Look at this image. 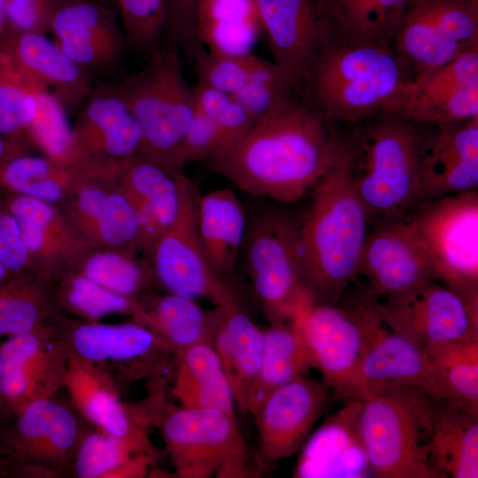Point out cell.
<instances>
[{"label": "cell", "mask_w": 478, "mask_h": 478, "mask_svg": "<svg viewBox=\"0 0 478 478\" xmlns=\"http://www.w3.org/2000/svg\"><path fill=\"white\" fill-rule=\"evenodd\" d=\"M261 27L255 0H203L197 13L196 40L210 51L246 54Z\"/></svg>", "instance_id": "cell-36"}, {"label": "cell", "mask_w": 478, "mask_h": 478, "mask_svg": "<svg viewBox=\"0 0 478 478\" xmlns=\"http://www.w3.org/2000/svg\"><path fill=\"white\" fill-rule=\"evenodd\" d=\"M89 243L93 247L131 253L140 250V227L135 206L117 182L93 225Z\"/></svg>", "instance_id": "cell-45"}, {"label": "cell", "mask_w": 478, "mask_h": 478, "mask_svg": "<svg viewBox=\"0 0 478 478\" xmlns=\"http://www.w3.org/2000/svg\"><path fill=\"white\" fill-rule=\"evenodd\" d=\"M427 355L428 396L478 414V338L445 345Z\"/></svg>", "instance_id": "cell-37"}, {"label": "cell", "mask_w": 478, "mask_h": 478, "mask_svg": "<svg viewBox=\"0 0 478 478\" xmlns=\"http://www.w3.org/2000/svg\"><path fill=\"white\" fill-rule=\"evenodd\" d=\"M95 1H103V0H95Z\"/></svg>", "instance_id": "cell-61"}, {"label": "cell", "mask_w": 478, "mask_h": 478, "mask_svg": "<svg viewBox=\"0 0 478 478\" xmlns=\"http://www.w3.org/2000/svg\"><path fill=\"white\" fill-rule=\"evenodd\" d=\"M197 223L208 261L225 280L236 265L247 231L245 212L235 193L222 188L199 196Z\"/></svg>", "instance_id": "cell-29"}, {"label": "cell", "mask_w": 478, "mask_h": 478, "mask_svg": "<svg viewBox=\"0 0 478 478\" xmlns=\"http://www.w3.org/2000/svg\"><path fill=\"white\" fill-rule=\"evenodd\" d=\"M330 389L305 375L271 391L253 412L258 431L255 451L260 470L297 452L324 412Z\"/></svg>", "instance_id": "cell-15"}, {"label": "cell", "mask_w": 478, "mask_h": 478, "mask_svg": "<svg viewBox=\"0 0 478 478\" xmlns=\"http://www.w3.org/2000/svg\"><path fill=\"white\" fill-rule=\"evenodd\" d=\"M0 262L12 276L39 277L23 241L19 222L1 200Z\"/></svg>", "instance_id": "cell-51"}, {"label": "cell", "mask_w": 478, "mask_h": 478, "mask_svg": "<svg viewBox=\"0 0 478 478\" xmlns=\"http://www.w3.org/2000/svg\"><path fill=\"white\" fill-rule=\"evenodd\" d=\"M171 393L184 407L235 416L232 388L211 343H197L175 354Z\"/></svg>", "instance_id": "cell-30"}, {"label": "cell", "mask_w": 478, "mask_h": 478, "mask_svg": "<svg viewBox=\"0 0 478 478\" xmlns=\"http://www.w3.org/2000/svg\"><path fill=\"white\" fill-rule=\"evenodd\" d=\"M220 315V305L207 310L194 299L167 293L139 299L132 320L150 328L176 354L197 343L212 344Z\"/></svg>", "instance_id": "cell-28"}, {"label": "cell", "mask_w": 478, "mask_h": 478, "mask_svg": "<svg viewBox=\"0 0 478 478\" xmlns=\"http://www.w3.org/2000/svg\"><path fill=\"white\" fill-rule=\"evenodd\" d=\"M53 281H57L52 291L56 304L84 320L100 321L120 314L133 316L139 306V299L114 293L72 268Z\"/></svg>", "instance_id": "cell-42"}, {"label": "cell", "mask_w": 478, "mask_h": 478, "mask_svg": "<svg viewBox=\"0 0 478 478\" xmlns=\"http://www.w3.org/2000/svg\"><path fill=\"white\" fill-rule=\"evenodd\" d=\"M243 248L270 323L294 321L313 302L303 274L298 221L281 212H264L247 228Z\"/></svg>", "instance_id": "cell-8"}, {"label": "cell", "mask_w": 478, "mask_h": 478, "mask_svg": "<svg viewBox=\"0 0 478 478\" xmlns=\"http://www.w3.org/2000/svg\"><path fill=\"white\" fill-rule=\"evenodd\" d=\"M429 465L437 478L478 477V414L436 400Z\"/></svg>", "instance_id": "cell-31"}, {"label": "cell", "mask_w": 478, "mask_h": 478, "mask_svg": "<svg viewBox=\"0 0 478 478\" xmlns=\"http://www.w3.org/2000/svg\"><path fill=\"white\" fill-rule=\"evenodd\" d=\"M7 415H12L8 406L6 405L2 385V365H1V356H0V423L4 420ZM1 429V425H0Z\"/></svg>", "instance_id": "cell-58"}, {"label": "cell", "mask_w": 478, "mask_h": 478, "mask_svg": "<svg viewBox=\"0 0 478 478\" xmlns=\"http://www.w3.org/2000/svg\"><path fill=\"white\" fill-rule=\"evenodd\" d=\"M93 170L58 162L46 155L20 154L0 167V191L65 204L78 182Z\"/></svg>", "instance_id": "cell-33"}, {"label": "cell", "mask_w": 478, "mask_h": 478, "mask_svg": "<svg viewBox=\"0 0 478 478\" xmlns=\"http://www.w3.org/2000/svg\"><path fill=\"white\" fill-rule=\"evenodd\" d=\"M57 328L66 350L108 376L120 391L144 379H161L174 366L172 348L133 320L111 324L59 318Z\"/></svg>", "instance_id": "cell-10"}, {"label": "cell", "mask_w": 478, "mask_h": 478, "mask_svg": "<svg viewBox=\"0 0 478 478\" xmlns=\"http://www.w3.org/2000/svg\"><path fill=\"white\" fill-rule=\"evenodd\" d=\"M199 193L184 174L177 216L154 243L150 254L155 279L167 293L221 305L236 298L212 268L201 242L197 206Z\"/></svg>", "instance_id": "cell-13"}, {"label": "cell", "mask_w": 478, "mask_h": 478, "mask_svg": "<svg viewBox=\"0 0 478 478\" xmlns=\"http://www.w3.org/2000/svg\"><path fill=\"white\" fill-rule=\"evenodd\" d=\"M440 33L462 49L478 44V0H424Z\"/></svg>", "instance_id": "cell-48"}, {"label": "cell", "mask_w": 478, "mask_h": 478, "mask_svg": "<svg viewBox=\"0 0 478 478\" xmlns=\"http://www.w3.org/2000/svg\"><path fill=\"white\" fill-rule=\"evenodd\" d=\"M429 377L428 355L382 321L351 379L345 398H365L401 387L419 388L428 394Z\"/></svg>", "instance_id": "cell-25"}, {"label": "cell", "mask_w": 478, "mask_h": 478, "mask_svg": "<svg viewBox=\"0 0 478 478\" xmlns=\"http://www.w3.org/2000/svg\"><path fill=\"white\" fill-rule=\"evenodd\" d=\"M142 454H155L152 443L119 437L90 425L67 474L78 478H112L116 471Z\"/></svg>", "instance_id": "cell-44"}, {"label": "cell", "mask_w": 478, "mask_h": 478, "mask_svg": "<svg viewBox=\"0 0 478 478\" xmlns=\"http://www.w3.org/2000/svg\"><path fill=\"white\" fill-rule=\"evenodd\" d=\"M0 48L30 78L50 91L66 111L80 110L92 92L91 74L46 34L8 31Z\"/></svg>", "instance_id": "cell-26"}, {"label": "cell", "mask_w": 478, "mask_h": 478, "mask_svg": "<svg viewBox=\"0 0 478 478\" xmlns=\"http://www.w3.org/2000/svg\"><path fill=\"white\" fill-rule=\"evenodd\" d=\"M273 62L299 85L334 33L321 0H255Z\"/></svg>", "instance_id": "cell-18"}, {"label": "cell", "mask_w": 478, "mask_h": 478, "mask_svg": "<svg viewBox=\"0 0 478 478\" xmlns=\"http://www.w3.org/2000/svg\"><path fill=\"white\" fill-rule=\"evenodd\" d=\"M258 56L253 53L226 54L210 51L197 54L196 69L199 82L230 96L248 81Z\"/></svg>", "instance_id": "cell-49"}, {"label": "cell", "mask_w": 478, "mask_h": 478, "mask_svg": "<svg viewBox=\"0 0 478 478\" xmlns=\"http://www.w3.org/2000/svg\"><path fill=\"white\" fill-rule=\"evenodd\" d=\"M358 275L365 279V287L377 299L435 281L431 263L406 216L382 221L368 233Z\"/></svg>", "instance_id": "cell-17"}, {"label": "cell", "mask_w": 478, "mask_h": 478, "mask_svg": "<svg viewBox=\"0 0 478 478\" xmlns=\"http://www.w3.org/2000/svg\"><path fill=\"white\" fill-rule=\"evenodd\" d=\"M114 88L142 128L141 153L183 171L179 152L195 110L177 48H158L143 69Z\"/></svg>", "instance_id": "cell-7"}, {"label": "cell", "mask_w": 478, "mask_h": 478, "mask_svg": "<svg viewBox=\"0 0 478 478\" xmlns=\"http://www.w3.org/2000/svg\"><path fill=\"white\" fill-rule=\"evenodd\" d=\"M48 32L90 74L113 67L126 44L113 12L95 0H55Z\"/></svg>", "instance_id": "cell-19"}, {"label": "cell", "mask_w": 478, "mask_h": 478, "mask_svg": "<svg viewBox=\"0 0 478 478\" xmlns=\"http://www.w3.org/2000/svg\"><path fill=\"white\" fill-rule=\"evenodd\" d=\"M222 150L218 127L214 120L197 112L184 135L178 163L181 169L193 161L211 159Z\"/></svg>", "instance_id": "cell-52"}, {"label": "cell", "mask_w": 478, "mask_h": 478, "mask_svg": "<svg viewBox=\"0 0 478 478\" xmlns=\"http://www.w3.org/2000/svg\"><path fill=\"white\" fill-rule=\"evenodd\" d=\"M393 48L406 66L416 69L417 74L433 71L465 50L440 33L424 0H410Z\"/></svg>", "instance_id": "cell-38"}, {"label": "cell", "mask_w": 478, "mask_h": 478, "mask_svg": "<svg viewBox=\"0 0 478 478\" xmlns=\"http://www.w3.org/2000/svg\"><path fill=\"white\" fill-rule=\"evenodd\" d=\"M30 146L26 140L8 138L0 134V167L14 157L29 152Z\"/></svg>", "instance_id": "cell-57"}, {"label": "cell", "mask_w": 478, "mask_h": 478, "mask_svg": "<svg viewBox=\"0 0 478 478\" xmlns=\"http://www.w3.org/2000/svg\"><path fill=\"white\" fill-rule=\"evenodd\" d=\"M195 112L216 120L231 102V96L220 89L197 81L191 88Z\"/></svg>", "instance_id": "cell-56"}, {"label": "cell", "mask_w": 478, "mask_h": 478, "mask_svg": "<svg viewBox=\"0 0 478 478\" xmlns=\"http://www.w3.org/2000/svg\"><path fill=\"white\" fill-rule=\"evenodd\" d=\"M183 176V171L139 153L120 165L117 183L132 200L150 210L163 233L177 216Z\"/></svg>", "instance_id": "cell-34"}, {"label": "cell", "mask_w": 478, "mask_h": 478, "mask_svg": "<svg viewBox=\"0 0 478 478\" xmlns=\"http://www.w3.org/2000/svg\"><path fill=\"white\" fill-rule=\"evenodd\" d=\"M212 345L232 388L235 403L249 413L259 372L263 330L241 307L236 298L221 305Z\"/></svg>", "instance_id": "cell-27"}, {"label": "cell", "mask_w": 478, "mask_h": 478, "mask_svg": "<svg viewBox=\"0 0 478 478\" xmlns=\"http://www.w3.org/2000/svg\"><path fill=\"white\" fill-rule=\"evenodd\" d=\"M4 0H0V37L8 32Z\"/></svg>", "instance_id": "cell-59"}, {"label": "cell", "mask_w": 478, "mask_h": 478, "mask_svg": "<svg viewBox=\"0 0 478 478\" xmlns=\"http://www.w3.org/2000/svg\"><path fill=\"white\" fill-rule=\"evenodd\" d=\"M393 46L347 41L335 32L303 78L302 102L330 122L379 116L408 80Z\"/></svg>", "instance_id": "cell-3"}, {"label": "cell", "mask_w": 478, "mask_h": 478, "mask_svg": "<svg viewBox=\"0 0 478 478\" xmlns=\"http://www.w3.org/2000/svg\"><path fill=\"white\" fill-rule=\"evenodd\" d=\"M0 356L3 392L13 416L35 400L55 397L64 387L67 350L57 322L7 337L0 344Z\"/></svg>", "instance_id": "cell-16"}, {"label": "cell", "mask_w": 478, "mask_h": 478, "mask_svg": "<svg viewBox=\"0 0 478 478\" xmlns=\"http://www.w3.org/2000/svg\"><path fill=\"white\" fill-rule=\"evenodd\" d=\"M474 83H478V44L433 71L408 79L401 89L412 93H430Z\"/></svg>", "instance_id": "cell-50"}, {"label": "cell", "mask_w": 478, "mask_h": 478, "mask_svg": "<svg viewBox=\"0 0 478 478\" xmlns=\"http://www.w3.org/2000/svg\"><path fill=\"white\" fill-rule=\"evenodd\" d=\"M109 290L135 299L155 279L151 266L139 261L134 253L102 247L89 249L72 268Z\"/></svg>", "instance_id": "cell-43"}, {"label": "cell", "mask_w": 478, "mask_h": 478, "mask_svg": "<svg viewBox=\"0 0 478 478\" xmlns=\"http://www.w3.org/2000/svg\"><path fill=\"white\" fill-rule=\"evenodd\" d=\"M126 44L140 53L159 48L167 25L168 0H118Z\"/></svg>", "instance_id": "cell-47"}, {"label": "cell", "mask_w": 478, "mask_h": 478, "mask_svg": "<svg viewBox=\"0 0 478 478\" xmlns=\"http://www.w3.org/2000/svg\"><path fill=\"white\" fill-rule=\"evenodd\" d=\"M334 32L353 42L393 46L410 0H321Z\"/></svg>", "instance_id": "cell-35"}, {"label": "cell", "mask_w": 478, "mask_h": 478, "mask_svg": "<svg viewBox=\"0 0 478 478\" xmlns=\"http://www.w3.org/2000/svg\"><path fill=\"white\" fill-rule=\"evenodd\" d=\"M152 396L150 426L155 427L181 478L246 477L260 474L235 416L213 409L188 408L165 401L163 389Z\"/></svg>", "instance_id": "cell-5"}, {"label": "cell", "mask_w": 478, "mask_h": 478, "mask_svg": "<svg viewBox=\"0 0 478 478\" xmlns=\"http://www.w3.org/2000/svg\"><path fill=\"white\" fill-rule=\"evenodd\" d=\"M311 368L313 359L297 321L271 323L263 330L261 364L249 413L252 415L274 389L305 375Z\"/></svg>", "instance_id": "cell-32"}, {"label": "cell", "mask_w": 478, "mask_h": 478, "mask_svg": "<svg viewBox=\"0 0 478 478\" xmlns=\"http://www.w3.org/2000/svg\"><path fill=\"white\" fill-rule=\"evenodd\" d=\"M64 387L71 404L91 426L132 441L151 443L146 403L128 405L120 390L104 374L67 351Z\"/></svg>", "instance_id": "cell-23"}, {"label": "cell", "mask_w": 478, "mask_h": 478, "mask_svg": "<svg viewBox=\"0 0 478 478\" xmlns=\"http://www.w3.org/2000/svg\"><path fill=\"white\" fill-rule=\"evenodd\" d=\"M359 428L371 474L437 478L429 465L436 400L415 387L360 398Z\"/></svg>", "instance_id": "cell-6"}, {"label": "cell", "mask_w": 478, "mask_h": 478, "mask_svg": "<svg viewBox=\"0 0 478 478\" xmlns=\"http://www.w3.org/2000/svg\"><path fill=\"white\" fill-rule=\"evenodd\" d=\"M378 117L351 138L353 181L369 217L389 221L415 207L427 132L421 125Z\"/></svg>", "instance_id": "cell-4"}, {"label": "cell", "mask_w": 478, "mask_h": 478, "mask_svg": "<svg viewBox=\"0 0 478 478\" xmlns=\"http://www.w3.org/2000/svg\"><path fill=\"white\" fill-rule=\"evenodd\" d=\"M294 97L257 120L208 166L251 195L281 203L301 198L335 163L348 139Z\"/></svg>", "instance_id": "cell-1"}, {"label": "cell", "mask_w": 478, "mask_h": 478, "mask_svg": "<svg viewBox=\"0 0 478 478\" xmlns=\"http://www.w3.org/2000/svg\"><path fill=\"white\" fill-rule=\"evenodd\" d=\"M203 0H168V18L173 46L196 40V24ZM176 47V46H175Z\"/></svg>", "instance_id": "cell-54"}, {"label": "cell", "mask_w": 478, "mask_h": 478, "mask_svg": "<svg viewBox=\"0 0 478 478\" xmlns=\"http://www.w3.org/2000/svg\"><path fill=\"white\" fill-rule=\"evenodd\" d=\"M381 115L418 125L453 124L478 117V83L430 93L401 88Z\"/></svg>", "instance_id": "cell-41"}, {"label": "cell", "mask_w": 478, "mask_h": 478, "mask_svg": "<svg viewBox=\"0 0 478 478\" xmlns=\"http://www.w3.org/2000/svg\"><path fill=\"white\" fill-rule=\"evenodd\" d=\"M36 276H12L0 285V337H10L50 326L58 320L56 302Z\"/></svg>", "instance_id": "cell-39"}, {"label": "cell", "mask_w": 478, "mask_h": 478, "mask_svg": "<svg viewBox=\"0 0 478 478\" xmlns=\"http://www.w3.org/2000/svg\"><path fill=\"white\" fill-rule=\"evenodd\" d=\"M0 435L8 474L53 478L67 474L89 423L54 397L35 400ZM90 426V425H89Z\"/></svg>", "instance_id": "cell-11"}, {"label": "cell", "mask_w": 478, "mask_h": 478, "mask_svg": "<svg viewBox=\"0 0 478 478\" xmlns=\"http://www.w3.org/2000/svg\"><path fill=\"white\" fill-rule=\"evenodd\" d=\"M297 83L274 62L258 57L246 83L231 95L255 120L292 99Z\"/></svg>", "instance_id": "cell-46"}, {"label": "cell", "mask_w": 478, "mask_h": 478, "mask_svg": "<svg viewBox=\"0 0 478 478\" xmlns=\"http://www.w3.org/2000/svg\"><path fill=\"white\" fill-rule=\"evenodd\" d=\"M215 122L220 137L222 146L220 152H222L240 140L252 127L255 120L241 104L231 98V102L215 120Z\"/></svg>", "instance_id": "cell-55"}, {"label": "cell", "mask_w": 478, "mask_h": 478, "mask_svg": "<svg viewBox=\"0 0 478 478\" xmlns=\"http://www.w3.org/2000/svg\"><path fill=\"white\" fill-rule=\"evenodd\" d=\"M377 310L391 331L426 354L478 338V301L468 300L434 280L378 299Z\"/></svg>", "instance_id": "cell-14"}, {"label": "cell", "mask_w": 478, "mask_h": 478, "mask_svg": "<svg viewBox=\"0 0 478 478\" xmlns=\"http://www.w3.org/2000/svg\"><path fill=\"white\" fill-rule=\"evenodd\" d=\"M413 210L408 218L431 263L435 281L478 301L477 190L443 197Z\"/></svg>", "instance_id": "cell-12"}, {"label": "cell", "mask_w": 478, "mask_h": 478, "mask_svg": "<svg viewBox=\"0 0 478 478\" xmlns=\"http://www.w3.org/2000/svg\"><path fill=\"white\" fill-rule=\"evenodd\" d=\"M54 96L50 91L27 75L0 48L2 135L28 142V130Z\"/></svg>", "instance_id": "cell-40"}, {"label": "cell", "mask_w": 478, "mask_h": 478, "mask_svg": "<svg viewBox=\"0 0 478 478\" xmlns=\"http://www.w3.org/2000/svg\"><path fill=\"white\" fill-rule=\"evenodd\" d=\"M73 130L86 157L100 166L119 168L143 151L142 128L115 88L92 91Z\"/></svg>", "instance_id": "cell-24"}, {"label": "cell", "mask_w": 478, "mask_h": 478, "mask_svg": "<svg viewBox=\"0 0 478 478\" xmlns=\"http://www.w3.org/2000/svg\"><path fill=\"white\" fill-rule=\"evenodd\" d=\"M360 398L348 403L309 435L299 450L296 478L370 476L368 457L359 428Z\"/></svg>", "instance_id": "cell-22"}, {"label": "cell", "mask_w": 478, "mask_h": 478, "mask_svg": "<svg viewBox=\"0 0 478 478\" xmlns=\"http://www.w3.org/2000/svg\"><path fill=\"white\" fill-rule=\"evenodd\" d=\"M0 200L19 222L38 276L50 282L73 268L91 248L64 212L37 198L0 191Z\"/></svg>", "instance_id": "cell-20"}, {"label": "cell", "mask_w": 478, "mask_h": 478, "mask_svg": "<svg viewBox=\"0 0 478 478\" xmlns=\"http://www.w3.org/2000/svg\"><path fill=\"white\" fill-rule=\"evenodd\" d=\"M312 189L298 221L304 278L314 303L335 305L358 276L370 218L354 185L351 138Z\"/></svg>", "instance_id": "cell-2"}, {"label": "cell", "mask_w": 478, "mask_h": 478, "mask_svg": "<svg viewBox=\"0 0 478 478\" xmlns=\"http://www.w3.org/2000/svg\"><path fill=\"white\" fill-rule=\"evenodd\" d=\"M55 0H4L8 30L48 33Z\"/></svg>", "instance_id": "cell-53"}, {"label": "cell", "mask_w": 478, "mask_h": 478, "mask_svg": "<svg viewBox=\"0 0 478 478\" xmlns=\"http://www.w3.org/2000/svg\"><path fill=\"white\" fill-rule=\"evenodd\" d=\"M421 151L414 209L452 194L476 190L478 185V117L436 126Z\"/></svg>", "instance_id": "cell-21"}, {"label": "cell", "mask_w": 478, "mask_h": 478, "mask_svg": "<svg viewBox=\"0 0 478 478\" xmlns=\"http://www.w3.org/2000/svg\"><path fill=\"white\" fill-rule=\"evenodd\" d=\"M377 298L362 285L335 304H310L295 320L309 346L314 368L336 398H345L351 379L382 322Z\"/></svg>", "instance_id": "cell-9"}, {"label": "cell", "mask_w": 478, "mask_h": 478, "mask_svg": "<svg viewBox=\"0 0 478 478\" xmlns=\"http://www.w3.org/2000/svg\"><path fill=\"white\" fill-rule=\"evenodd\" d=\"M8 474L4 462L0 457V475Z\"/></svg>", "instance_id": "cell-60"}]
</instances>
